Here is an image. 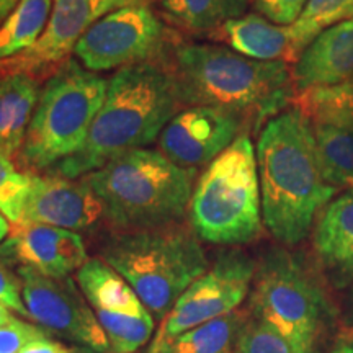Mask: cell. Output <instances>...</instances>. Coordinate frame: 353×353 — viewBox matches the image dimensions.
<instances>
[{"label":"cell","instance_id":"obj_1","mask_svg":"<svg viewBox=\"0 0 353 353\" xmlns=\"http://www.w3.org/2000/svg\"><path fill=\"white\" fill-rule=\"evenodd\" d=\"M255 154L263 224L281 244H299L337 193L322 172L311 118L301 108L275 114L260 132Z\"/></svg>","mask_w":353,"mask_h":353},{"label":"cell","instance_id":"obj_2","mask_svg":"<svg viewBox=\"0 0 353 353\" xmlns=\"http://www.w3.org/2000/svg\"><path fill=\"white\" fill-rule=\"evenodd\" d=\"M179 105L175 79L167 70L148 61L118 69L108 81L85 145L51 172L81 179L123 154L144 149L159 139Z\"/></svg>","mask_w":353,"mask_h":353},{"label":"cell","instance_id":"obj_3","mask_svg":"<svg viewBox=\"0 0 353 353\" xmlns=\"http://www.w3.org/2000/svg\"><path fill=\"white\" fill-rule=\"evenodd\" d=\"M180 103L254 112L259 120L283 112L293 77L283 61L262 63L211 44H182L175 52Z\"/></svg>","mask_w":353,"mask_h":353},{"label":"cell","instance_id":"obj_4","mask_svg":"<svg viewBox=\"0 0 353 353\" xmlns=\"http://www.w3.org/2000/svg\"><path fill=\"white\" fill-rule=\"evenodd\" d=\"M196 169L174 164L152 149H136L83 176L105 218L126 231L176 224L188 211Z\"/></svg>","mask_w":353,"mask_h":353},{"label":"cell","instance_id":"obj_5","mask_svg":"<svg viewBox=\"0 0 353 353\" xmlns=\"http://www.w3.org/2000/svg\"><path fill=\"white\" fill-rule=\"evenodd\" d=\"M103 260L130 283L145 309L161 319L210 268L196 234L176 224L113 237L105 245Z\"/></svg>","mask_w":353,"mask_h":353},{"label":"cell","instance_id":"obj_6","mask_svg":"<svg viewBox=\"0 0 353 353\" xmlns=\"http://www.w3.org/2000/svg\"><path fill=\"white\" fill-rule=\"evenodd\" d=\"M190 223L198 239L241 245L262 232V196L257 154L249 134H241L206 165L193 188Z\"/></svg>","mask_w":353,"mask_h":353},{"label":"cell","instance_id":"obj_7","mask_svg":"<svg viewBox=\"0 0 353 353\" xmlns=\"http://www.w3.org/2000/svg\"><path fill=\"white\" fill-rule=\"evenodd\" d=\"M255 319L283 335L296 353H316L334 309L321 280L299 255L272 249L257 263L250 294Z\"/></svg>","mask_w":353,"mask_h":353},{"label":"cell","instance_id":"obj_8","mask_svg":"<svg viewBox=\"0 0 353 353\" xmlns=\"http://www.w3.org/2000/svg\"><path fill=\"white\" fill-rule=\"evenodd\" d=\"M108 81L79 61H65L39 94L20 159L34 170H48L77 154L107 97Z\"/></svg>","mask_w":353,"mask_h":353},{"label":"cell","instance_id":"obj_9","mask_svg":"<svg viewBox=\"0 0 353 353\" xmlns=\"http://www.w3.org/2000/svg\"><path fill=\"white\" fill-rule=\"evenodd\" d=\"M257 263L242 250H224L185 290L162 319L156 339H169L236 311L252 286Z\"/></svg>","mask_w":353,"mask_h":353},{"label":"cell","instance_id":"obj_10","mask_svg":"<svg viewBox=\"0 0 353 353\" xmlns=\"http://www.w3.org/2000/svg\"><path fill=\"white\" fill-rule=\"evenodd\" d=\"M164 41V26L148 6L107 13L79 39L74 54L92 72L145 63Z\"/></svg>","mask_w":353,"mask_h":353},{"label":"cell","instance_id":"obj_11","mask_svg":"<svg viewBox=\"0 0 353 353\" xmlns=\"http://www.w3.org/2000/svg\"><path fill=\"white\" fill-rule=\"evenodd\" d=\"M17 275L30 319L90 350L110 352L107 335L97 314L69 276L50 278L21 265Z\"/></svg>","mask_w":353,"mask_h":353},{"label":"cell","instance_id":"obj_12","mask_svg":"<svg viewBox=\"0 0 353 353\" xmlns=\"http://www.w3.org/2000/svg\"><path fill=\"white\" fill-rule=\"evenodd\" d=\"M242 114L216 107L176 112L157 143L167 159L185 169L208 165L241 136Z\"/></svg>","mask_w":353,"mask_h":353},{"label":"cell","instance_id":"obj_13","mask_svg":"<svg viewBox=\"0 0 353 353\" xmlns=\"http://www.w3.org/2000/svg\"><path fill=\"white\" fill-rule=\"evenodd\" d=\"M117 8L118 0H54L41 38L20 56L0 63V72L30 74L68 59L87 30Z\"/></svg>","mask_w":353,"mask_h":353},{"label":"cell","instance_id":"obj_14","mask_svg":"<svg viewBox=\"0 0 353 353\" xmlns=\"http://www.w3.org/2000/svg\"><path fill=\"white\" fill-rule=\"evenodd\" d=\"M103 216L100 198L83 176L77 180L33 174L19 224H44L76 232L94 228Z\"/></svg>","mask_w":353,"mask_h":353},{"label":"cell","instance_id":"obj_15","mask_svg":"<svg viewBox=\"0 0 353 353\" xmlns=\"http://www.w3.org/2000/svg\"><path fill=\"white\" fill-rule=\"evenodd\" d=\"M0 252L50 278H68L88 260L85 244L77 232L44 224L12 226Z\"/></svg>","mask_w":353,"mask_h":353},{"label":"cell","instance_id":"obj_16","mask_svg":"<svg viewBox=\"0 0 353 353\" xmlns=\"http://www.w3.org/2000/svg\"><path fill=\"white\" fill-rule=\"evenodd\" d=\"M291 77L299 94L353 81V13L309 43Z\"/></svg>","mask_w":353,"mask_h":353},{"label":"cell","instance_id":"obj_17","mask_svg":"<svg viewBox=\"0 0 353 353\" xmlns=\"http://www.w3.org/2000/svg\"><path fill=\"white\" fill-rule=\"evenodd\" d=\"M214 37L231 46L237 54L262 63L293 61L290 26L272 23L257 13H247L229 20L216 30Z\"/></svg>","mask_w":353,"mask_h":353},{"label":"cell","instance_id":"obj_18","mask_svg":"<svg viewBox=\"0 0 353 353\" xmlns=\"http://www.w3.org/2000/svg\"><path fill=\"white\" fill-rule=\"evenodd\" d=\"M38 82L25 72L0 77V152L19 157L39 100Z\"/></svg>","mask_w":353,"mask_h":353},{"label":"cell","instance_id":"obj_19","mask_svg":"<svg viewBox=\"0 0 353 353\" xmlns=\"http://www.w3.org/2000/svg\"><path fill=\"white\" fill-rule=\"evenodd\" d=\"M314 249L325 267L353 276V192L337 196L321 211Z\"/></svg>","mask_w":353,"mask_h":353},{"label":"cell","instance_id":"obj_20","mask_svg":"<svg viewBox=\"0 0 353 353\" xmlns=\"http://www.w3.org/2000/svg\"><path fill=\"white\" fill-rule=\"evenodd\" d=\"M77 285L95 311L144 314L148 309L136 291L114 268L100 259H90L77 270Z\"/></svg>","mask_w":353,"mask_h":353},{"label":"cell","instance_id":"obj_21","mask_svg":"<svg viewBox=\"0 0 353 353\" xmlns=\"http://www.w3.org/2000/svg\"><path fill=\"white\" fill-rule=\"evenodd\" d=\"M247 321L241 311H232L175 337L154 339L149 353H236Z\"/></svg>","mask_w":353,"mask_h":353},{"label":"cell","instance_id":"obj_22","mask_svg":"<svg viewBox=\"0 0 353 353\" xmlns=\"http://www.w3.org/2000/svg\"><path fill=\"white\" fill-rule=\"evenodd\" d=\"M312 126L325 180L353 192V123L316 120Z\"/></svg>","mask_w":353,"mask_h":353},{"label":"cell","instance_id":"obj_23","mask_svg":"<svg viewBox=\"0 0 353 353\" xmlns=\"http://www.w3.org/2000/svg\"><path fill=\"white\" fill-rule=\"evenodd\" d=\"M52 0H20L0 25V63H6L33 46L48 26Z\"/></svg>","mask_w":353,"mask_h":353},{"label":"cell","instance_id":"obj_24","mask_svg":"<svg viewBox=\"0 0 353 353\" xmlns=\"http://www.w3.org/2000/svg\"><path fill=\"white\" fill-rule=\"evenodd\" d=\"M169 20L190 32H216L245 15L247 0H157Z\"/></svg>","mask_w":353,"mask_h":353},{"label":"cell","instance_id":"obj_25","mask_svg":"<svg viewBox=\"0 0 353 353\" xmlns=\"http://www.w3.org/2000/svg\"><path fill=\"white\" fill-rule=\"evenodd\" d=\"M352 13L353 0H307L301 15L293 25H290L293 63H296L299 54L306 50L312 39L319 37L324 30L348 19Z\"/></svg>","mask_w":353,"mask_h":353},{"label":"cell","instance_id":"obj_26","mask_svg":"<svg viewBox=\"0 0 353 353\" xmlns=\"http://www.w3.org/2000/svg\"><path fill=\"white\" fill-rule=\"evenodd\" d=\"M95 314L112 353H134L151 339L154 319L149 311L144 314L95 311Z\"/></svg>","mask_w":353,"mask_h":353},{"label":"cell","instance_id":"obj_27","mask_svg":"<svg viewBox=\"0 0 353 353\" xmlns=\"http://www.w3.org/2000/svg\"><path fill=\"white\" fill-rule=\"evenodd\" d=\"M303 112L322 121L353 123V81L301 94Z\"/></svg>","mask_w":353,"mask_h":353},{"label":"cell","instance_id":"obj_28","mask_svg":"<svg viewBox=\"0 0 353 353\" xmlns=\"http://www.w3.org/2000/svg\"><path fill=\"white\" fill-rule=\"evenodd\" d=\"M32 172H20L13 159L0 152V213L12 226L20 223L30 188Z\"/></svg>","mask_w":353,"mask_h":353},{"label":"cell","instance_id":"obj_29","mask_svg":"<svg viewBox=\"0 0 353 353\" xmlns=\"http://www.w3.org/2000/svg\"><path fill=\"white\" fill-rule=\"evenodd\" d=\"M236 353H296L293 345L275 329L259 319L247 321Z\"/></svg>","mask_w":353,"mask_h":353},{"label":"cell","instance_id":"obj_30","mask_svg":"<svg viewBox=\"0 0 353 353\" xmlns=\"http://www.w3.org/2000/svg\"><path fill=\"white\" fill-rule=\"evenodd\" d=\"M43 337L46 335L37 325L13 317L7 324L0 325V353H20L28 343Z\"/></svg>","mask_w":353,"mask_h":353},{"label":"cell","instance_id":"obj_31","mask_svg":"<svg viewBox=\"0 0 353 353\" xmlns=\"http://www.w3.org/2000/svg\"><path fill=\"white\" fill-rule=\"evenodd\" d=\"M306 3L307 0H254L255 8L265 19L285 26L296 21Z\"/></svg>","mask_w":353,"mask_h":353},{"label":"cell","instance_id":"obj_32","mask_svg":"<svg viewBox=\"0 0 353 353\" xmlns=\"http://www.w3.org/2000/svg\"><path fill=\"white\" fill-rule=\"evenodd\" d=\"M0 304L7 306L17 314L28 316L23 298H21V283L19 275H13L3 262H0Z\"/></svg>","mask_w":353,"mask_h":353},{"label":"cell","instance_id":"obj_33","mask_svg":"<svg viewBox=\"0 0 353 353\" xmlns=\"http://www.w3.org/2000/svg\"><path fill=\"white\" fill-rule=\"evenodd\" d=\"M20 353H70V352L64 345H61V343L51 341V339L48 337H43L32 343H28V345H26Z\"/></svg>","mask_w":353,"mask_h":353},{"label":"cell","instance_id":"obj_34","mask_svg":"<svg viewBox=\"0 0 353 353\" xmlns=\"http://www.w3.org/2000/svg\"><path fill=\"white\" fill-rule=\"evenodd\" d=\"M20 0H0V25L6 21V19L10 15L13 8L19 6Z\"/></svg>","mask_w":353,"mask_h":353},{"label":"cell","instance_id":"obj_35","mask_svg":"<svg viewBox=\"0 0 353 353\" xmlns=\"http://www.w3.org/2000/svg\"><path fill=\"white\" fill-rule=\"evenodd\" d=\"M330 353H353V337L342 339L335 343Z\"/></svg>","mask_w":353,"mask_h":353},{"label":"cell","instance_id":"obj_36","mask_svg":"<svg viewBox=\"0 0 353 353\" xmlns=\"http://www.w3.org/2000/svg\"><path fill=\"white\" fill-rule=\"evenodd\" d=\"M12 231V226L10 223H8V219L0 213V242H2L6 237H8V234Z\"/></svg>","mask_w":353,"mask_h":353},{"label":"cell","instance_id":"obj_37","mask_svg":"<svg viewBox=\"0 0 353 353\" xmlns=\"http://www.w3.org/2000/svg\"><path fill=\"white\" fill-rule=\"evenodd\" d=\"M13 312L10 311V309H8L7 306H3V304H0V325H3V324H7L8 321H12L13 319Z\"/></svg>","mask_w":353,"mask_h":353},{"label":"cell","instance_id":"obj_38","mask_svg":"<svg viewBox=\"0 0 353 353\" xmlns=\"http://www.w3.org/2000/svg\"><path fill=\"white\" fill-rule=\"evenodd\" d=\"M152 0H118V3H120V8L121 7H131V6H148V3H151Z\"/></svg>","mask_w":353,"mask_h":353}]
</instances>
